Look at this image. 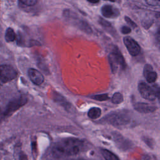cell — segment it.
Wrapping results in <instances>:
<instances>
[{
	"label": "cell",
	"instance_id": "cell-15",
	"mask_svg": "<svg viewBox=\"0 0 160 160\" xmlns=\"http://www.w3.org/2000/svg\"><path fill=\"white\" fill-rule=\"evenodd\" d=\"M5 39L7 42H12L16 39V34L11 28H8L5 33Z\"/></svg>",
	"mask_w": 160,
	"mask_h": 160
},
{
	"label": "cell",
	"instance_id": "cell-19",
	"mask_svg": "<svg viewBox=\"0 0 160 160\" xmlns=\"http://www.w3.org/2000/svg\"><path fill=\"white\" fill-rule=\"evenodd\" d=\"M99 24L102 26L104 28H111V24L109 22H108V21L105 20L104 19L102 18H99Z\"/></svg>",
	"mask_w": 160,
	"mask_h": 160
},
{
	"label": "cell",
	"instance_id": "cell-2",
	"mask_svg": "<svg viewBox=\"0 0 160 160\" xmlns=\"http://www.w3.org/2000/svg\"><path fill=\"white\" fill-rule=\"evenodd\" d=\"M109 62L111 71L113 73H116L120 68L124 69L126 68V62L119 49L114 46L111 52L109 54Z\"/></svg>",
	"mask_w": 160,
	"mask_h": 160
},
{
	"label": "cell",
	"instance_id": "cell-12",
	"mask_svg": "<svg viewBox=\"0 0 160 160\" xmlns=\"http://www.w3.org/2000/svg\"><path fill=\"white\" fill-rule=\"evenodd\" d=\"M143 75L146 78V81L149 83H152L156 81L158 74L156 71H153V68L150 64H146L143 70Z\"/></svg>",
	"mask_w": 160,
	"mask_h": 160
},
{
	"label": "cell",
	"instance_id": "cell-23",
	"mask_svg": "<svg viewBox=\"0 0 160 160\" xmlns=\"http://www.w3.org/2000/svg\"><path fill=\"white\" fill-rule=\"evenodd\" d=\"M152 24V21H145L144 22H142L143 26L144 27V28H146V29L149 28L151 26Z\"/></svg>",
	"mask_w": 160,
	"mask_h": 160
},
{
	"label": "cell",
	"instance_id": "cell-5",
	"mask_svg": "<svg viewBox=\"0 0 160 160\" xmlns=\"http://www.w3.org/2000/svg\"><path fill=\"white\" fill-rule=\"evenodd\" d=\"M64 16L66 18H68L69 19V21L72 23H73L75 26L78 28L81 31H82L84 32L88 33V34L92 33V29H91L90 25L88 23V22L84 19H82L79 18L78 17L76 16V14H75V16H72L71 14V13L70 12V11H68V10L64 11Z\"/></svg>",
	"mask_w": 160,
	"mask_h": 160
},
{
	"label": "cell",
	"instance_id": "cell-24",
	"mask_svg": "<svg viewBox=\"0 0 160 160\" xmlns=\"http://www.w3.org/2000/svg\"><path fill=\"white\" fill-rule=\"evenodd\" d=\"M88 2H91V3H93V4H96V3H98L99 0H87Z\"/></svg>",
	"mask_w": 160,
	"mask_h": 160
},
{
	"label": "cell",
	"instance_id": "cell-16",
	"mask_svg": "<svg viewBox=\"0 0 160 160\" xmlns=\"http://www.w3.org/2000/svg\"><path fill=\"white\" fill-rule=\"evenodd\" d=\"M111 101L114 104H120L123 101V96L120 92H115L111 98Z\"/></svg>",
	"mask_w": 160,
	"mask_h": 160
},
{
	"label": "cell",
	"instance_id": "cell-25",
	"mask_svg": "<svg viewBox=\"0 0 160 160\" xmlns=\"http://www.w3.org/2000/svg\"><path fill=\"white\" fill-rule=\"evenodd\" d=\"M67 160H88L84 158H76V159H67Z\"/></svg>",
	"mask_w": 160,
	"mask_h": 160
},
{
	"label": "cell",
	"instance_id": "cell-22",
	"mask_svg": "<svg viewBox=\"0 0 160 160\" xmlns=\"http://www.w3.org/2000/svg\"><path fill=\"white\" fill-rule=\"evenodd\" d=\"M131 29L129 27H128L126 26H123L121 28V32L122 34H129L131 32Z\"/></svg>",
	"mask_w": 160,
	"mask_h": 160
},
{
	"label": "cell",
	"instance_id": "cell-17",
	"mask_svg": "<svg viewBox=\"0 0 160 160\" xmlns=\"http://www.w3.org/2000/svg\"><path fill=\"white\" fill-rule=\"evenodd\" d=\"M91 98L94 100L99 101H104L109 99V97L108 94H101L94 95V96H92Z\"/></svg>",
	"mask_w": 160,
	"mask_h": 160
},
{
	"label": "cell",
	"instance_id": "cell-18",
	"mask_svg": "<svg viewBox=\"0 0 160 160\" xmlns=\"http://www.w3.org/2000/svg\"><path fill=\"white\" fill-rule=\"evenodd\" d=\"M21 3L28 6H32L37 3L38 0H19Z\"/></svg>",
	"mask_w": 160,
	"mask_h": 160
},
{
	"label": "cell",
	"instance_id": "cell-13",
	"mask_svg": "<svg viewBox=\"0 0 160 160\" xmlns=\"http://www.w3.org/2000/svg\"><path fill=\"white\" fill-rule=\"evenodd\" d=\"M101 153L106 160H119L116 154L106 149H102Z\"/></svg>",
	"mask_w": 160,
	"mask_h": 160
},
{
	"label": "cell",
	"instance_id": "cell-21",
	"mask_svg": "<svg viewBox=\"0 0 160 160\" xmlns=\"http://www.w3.org/2000/svg\"><path fill=\"white\" fill-rule=\"evenodd\" d=\"M145 2L149 6H156L159 5L160 0H144Z\"/></svg>",
	"mask_w": 160,
	"mask_h": 160
},
{
	"label": "cell",
	"instance_id": "cell-26",
	"mask_svg": "<svg viewBox=\"0 0 160 160\" xmlns=\"http://www.w3.org/2000/svg\"><path fill=\"white\" fill-rule=\"evenodd\" d=\"M106 1H111V2H114L115 0H106Z\"/></svg>",
	"mask_w": 160,
	"mask_h": 160
},
{
	"label": "cell",
	"instance_id": "cell-6",
	"mask_svg": "<svg viewBox=\"0 0 160 160\" xmlns=\"http://www.w3.org/2000/svg\"><path fill=\"white\" fill-rule=\"evenodd\" d=\"M27 102V98L24 96H21L11 100L6 106L3 112V116H8L15 111L18 110L21 106H24Z\"/></svg>",
	"mask_w": 160,
	"mask_h": 160
},
{
	"label": "cell",
	"instance_id": "cell-4",
	"mask_svg": "<svg viewBox=\"0 0 160 160\" xmlns=\"http://www.w3.org/2000/svg\"><path fill=\"white\" fill-rule=\"evenodd\" d=\"M18 76L17 71L11 65H0V86L14 79Z\"/></svg>",
	"mask_w": 160,
	"mask_h": 160
},
{
	"label": "cell",
	"instance_id": "cell-14",
	"mask_svg": "<svg viewBox=\"0 0 160 160\" xmlns=\"http://www.w3.org/2000/svg\"><path fill=\"white\" fill-rule=\"evenodd\" d=\"M101 114V110L100 108L97 107L91 108L88 112V116L89 118L92 119H98Z\"/></svg>",
	"mask_w": 160,
	"mask_h": 160
},
{
	"label": "cell",
	"instance_id": "cell-11",
	"mask_svg": "<svg viewBox=\"0 0 160 160\" xmlns=\"http://www.w3.org/2000/svg\"><path fill=\"white\" fill-rule=\"evenodd\" d=\"M134 108L138 112L141 113L152 112L157 109L156 106L145 102H136L134 104Z\"/></svg>",
	"mask_w": 160,
	"mask_h": 160
},
{
	"label": "cell",
	"instance_id": "cell-20",
	"mask_svg": "<svg viewBox=\"0 0 160 160\" xmlns=\"http://www.w3.org/2000/svg\"><path fill=\"white\" fill-rule=\"evenodd\" d=\"M124 20H125V21H126V22H127L131 27H132V28H136L138 27L137 24H136L130 18H129V17H128V16H125V17H124Z\"/></svg>",
	"mask_w": 160,
	"mask_h": 160
},
{
	"label": "cell",
	"instance_id": "cell-8",
	"mask_svg": "<svg viewBox=\"0 0 160 160\" xmlns=\"http://www.w3.org/2000/svg\"><path fill=\"white\" fill-rule=\"evenodd\" d=\"M106 121L114 126H124L129 122V119L124 114L111 113L106 116Z\"/></svg>",
	"mask_w": 160,
	"mask_h": 160
},
{
	"label": "cell",
	"instance_id": "cell-1",
	"mask_svg": "<svg viewBox=\"0 0 160 160\" xmlns=\"http://www.w3.org/2000/svg\"><path fill=\"white\" fill-rule=\"evenodd\" d=\"M84 147L83 141L76 138H68L55 143L52 148L51 154L55 158L74 156L81 152Z\"/></svg>",
	"mask_w": 160,
	"mask_h": 160
},
{
	"label": "cell",
	"instance_id": "cell-7",
	"mask_svg": "<svg viewBox=\"0 0 160 160\" xmlns=\"http://www.w3.org/2000/svg\"><path fill=\"white\" fill-rule=\"evenodd\" d=\"M123 42L129 53L131 56H136L139 54L141 51V47L139 45V44L131 37H124L123 38Z\"/></svg>",
	"mask_w": 160,
	"mask_h": 160
},
{
	"label": "cell",
	"instance_id": "cell-9",
	"mask_svg": "<svg viewBox=\"0 0 160 160\" xmlns=\"http://www.w3.org/2000/svg\"><path fill=\"white\" fill-rule=\"evenodd\" d=\"M28 73L30 80L36 85H41L44 81V78L42 73L36 69H29Z\"/></svg>",
	"mask_w": 160,
	"mask_h": 160
},
{
	"label": "cell",
	"instance_id": "cell-3",
	"mask_svg": "<svg viewBox=\"0 0 160 160\" xmlns=\"http://www.w3.org/2000/svg\"><path fill=\"white\" fill-rule=\"evenodd\" d=\"M149 86L145 82H141L138 84V91L141 96L147 100L154 101L159 96V88L158 85Z\"/></svg>",
	"mask_w": 160,
	"mask_h": 160
},
{
	"label": "cell",
	"instance_id": "cell-10",
	"mask_svg": "<svg viewBox=\"0 0 160 160\" xmlns=\"http://www.w3.org/2000/svg\"><path fill=\"white\" fill-rule=\"evenodd\" d=\"M101 13L102 16L108 18H117L120 12L119 11L111 5H104L101 8Z\"/></svg>",
	"mask_w": 160,
	"mask_h": 160
}]
</instances>
